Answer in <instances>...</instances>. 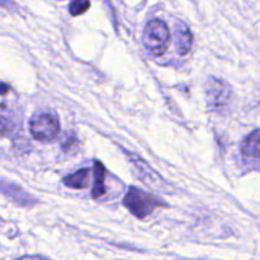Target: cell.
<instances>
[{
	"label": "cell",
	"mask_w": 260,
	"mask_h": 260,
	"mask_svg": "<svg viewBox=\"0 0 260 260\" xmlns=\"http://www.w3.org/2000/svg\"><path fill=\"white\" fill-rule=\"evenodd\" d=\"M0 194L18 207L32 208L37 205V200L32 194L23 189L20 185L8 180H0Z\"/></svg>",
	"instance_id": "obj_5"
},
{
	"label": "cell",
	"mask_w": 260,
	"mask_h": 260,
	"mask_svg": "<svg viewBox=\"0 0 260 260\" xmlns=\"http://www.w3.org/2000/svg\"><path fill=\"white\" fill-rule=\"evenodd\" d=\"M193 46V35L188 24L183 20L175 22V47L180 56H185Z\"/></svg>",
	"instance_id": "obj_7"
},
{
	"label": "cell",
	"mask_w": 260,
	"mask_h": 260,
	"mask_svg": "<svg viewBox=\"0 0 260 260\" xmlns=\"http://www.w3.org/2000/svg\"><path fill=\"white\" fill-rule=\"evenodd\" d=\"M90 8V0H71L69 5V12L73 17L84 14Z\"/></svg>",
	"instance_id": "obj_12"
},
{
	"label": "cell",
	"mask_w": 260,
	"mask_h": 260,
	"mask_svg": "<svg viewBox=\"0 0 260 260\" xmlns=\"http://www.w3.org/2000/svg\"><path fill=\"white\" fill-rule=\"evenodd\" d=\"M76 145H78V137L73 134H66L63 137V141L61 144L63 152H70L71 150L76 149Z\"/></svg>",
	"instance_id": "obj_13"
},
{
	"label": "cell",
	"mask_w": 260,
	"mask_h": 260,
	"mask_svg": "<svg viewBox=\"0 0 260 260\" xmlns=\"http://www.w3.org/2000/svg\"><path fill=\"white\" fill-rule=\"evenodd\" d=\"M106 168L99 160L94 161V185L91 190V197L94 200H98L102 196L107 193V187L104 179H106Z\"/></svg>",
	"instance_id": "obj_9"
},
{
	"label": "cell",
	"mask_w": 260,
	"mask_h": 260,
	"mask_svg": "<svg viewBox=\"0 0 260 260\" xmlns=\"http://www.w3.org/2000/svg\"><path fill=\"white\" fill-rule=\"evenodd\" d=\"M127 156L131 157L132 162H134L137 172H139V175L144 179V182L150 183V184H159L160 180H161L160 177L146 164V162L142 161V159L137 157L136 155L131 154V152H127Z\"/></svg>",
	"instance_id": "obj_10"
},
{
	"label": "cell",
	"mask_w": 260,
	"mask_h": 260,
	"mask_svg": "<svg viewBox=\"0 0 260 260\" xmlns=\"http://www.w3.org/2000/svg\"><path fill=\"white\" fill-rule=\"evenodd\" d=\"M170 41L169 27L161 19H151L142 33V43L147 52L154 56H161L167 51Z\"/></svg>",
	"instance_id": "obj_3"
},
{
	"label": "cell",
	"mask_w": 260,
	"mask_h": 260,
	"mask_svg": "<svg viewBox=\"0 0 260 260\" xmlns=\"http://www.w3.org/2000/svg\"><path fill=\"white\" fill-rule=\"evenodd\" d=\"M89 178H90V169L83 168L63 178L62 183L71 189H85L89 185Z\"/></svg>",
	"instance_id": "obj_8"
},
{
	"label": "cell",
	"mask_w": 260,
	"mask_h": 260,
	"mask_svg": "<svg viewBox=\"0 0 260 260\" xmlns=\"http://www.w3.org/2000/svg\"><path fill=\"white\" fill-rule=\"evenodd\" d=\"M17 260H51V259L46 258V256H42V255H23L20 256V258H18Z\"/></svg>",
	"instance_id": "obj_15"
},
{
	"label": "cell",
	"mask_w": 260,
	"mask_h": 260,
	"mask_svg": "<svg viewBox=\"0 0 260 260\" xmlns=\"http://www.w3.org/2000/svg\"><path fill=\"white\" fill-rule=\"evenodd\" d=\"M259 144H260L259 129L256 128L254 129L250 135H248L240 145L241 159H243L244 164H245L250 170L259 169V161H260Z\"/></svg>",
	"instance_id": "obj_6"
},
{
	"label": "cell",
	"mask_w": 260,
	"mask_h": 260,
	"mask_svg": "<svg viewBox=\"0 0 260 260\" xmlns=\"http://www.w3.org/2000/svg\"><path fill=\"white\" fill-rule=\"evenodd\" d=\"M0 7L4 8L7 10H15L17 9V5L13 0H0Z\"/></svg>",
	"instance_id": "obj_14"
},
{
	"label": "cell",
	"mask_w": 260,
	"mask_h": 260,
	"mask_svg": "<svg viewBox=\"0 0 260 260\" xmlns=\"http://www.w3.org/2000/svg\"><path fill=\"white\" fill-rule=\"evenodd\" d=\"M0 221H2V220H0Z\"/></svg>",
	"instance_id": "obj_17"
},
{
	"label": "cell",
	"mask_w": 260,
	"mask_h": 260,
	"mask_svg": "<svg viewBox=\"0 0 260 260\" xmlns=\"http://www.w3.org/2000/svg\"><path fill=\"white\" fill-rule=\"evenodd\" d=\"M206 102L211 112L222 113L228 111L233 102V89L228 81L210 76L205 86Z\"/></svg>",
	"instance_id": "obj_2"
},
{
	"label": "cell",
	"mask_w": 260,
	"mask_h": 260,
	"mask_svg": "<svg viewBox=\"0 0 260 260\" xmlns=\"http://www.w3.org/2000/svg\"><path fill=\"white\" fill-rule=\"evenodd\" d=\"M15 132V123L9 116L7 107L0 104V136L10 137Z\"/></svg>",
	"instance_id": "obj_11"
},
{
	"label": "cell",
	"mask_w": 260,
	"mask_h": 260,
	"mask_svg": "<svg viewBox=\"0 0 260 260\" xmlns=\"http://www.w3.org/2000/svg\"><path fill=\"white\" fill-rule=\"evenodd\" d=\"M124 207L140 220H145L147 216L151 215L156 208L165 207V203L151 193L140 189L137 187H129L126 196L122 201Z\"/></svg>",
	"instance_id": "obj_1"
},
{
	"label": "cell",
	"mask_w": 260,
	"mask_h": 260,
	"mask_svg": "<svg viewBox=\"0 0 260 260\" xmlns=\"http://www.w3.org/2000/svg\"><path fill=\"white\" fill-rule=\"evenodd\" d=\"M10 90V86L5 83H0V95H4Z\"/></svg>",
	"instance_id": "obj_16"
},
{
	"label": "cell",
	"mask_w": 260,
	"mask_h": 260,
	"mask_svg": "<svg viewBox=\"0 0 260 260\" xmlns=\"http://www.w3.org/2000/svg\"><path fill=\"white\" fill-rule=\"evenodd\" d=\"M60 128L57 116L50 112L36 114L29 121L30 135L41 142H52L60 134Z\"/></svg>",
	"instance_id": "obj_4"
}]
</instances>
